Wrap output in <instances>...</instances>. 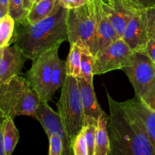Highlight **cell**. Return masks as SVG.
<instances>
[{
	"mask_svg": "<svg viewBox=\"0 0 155 155\" xmlns=\"http://www.w3.org/2000/svg\"><path fill=\"white\" fill-rule=\"evenodd\" d=\"M89 0H59L61 6L67 9H73L81 7L87 4Z\"/></svg>",
	"mask_w": 155,
	"mask_h": 155,
	"instance_id": "28",
	"label": "cell"
},
{
	"mask_svg": "<svg viewBox=\"0 0 155 155\" xmlns=\"http://www.w3.org/2000/svg\"><path fill=\"white\" fill-rule=\"evenodd\" d=\"M57 105L65 131L73 143L85 127V116L77 77L67 75Z\"/></svg>",
	"mask_w": 155,
	"mask_h": 155,
	"instance_id": "4",
	"label": "cell"
},
{
	"mask_svg": "<svg viewBox=\"0 0 155 155\" xmlns=\"http://www.w3.org/2000/svg\"><path fill=\"white\" fill-rule=\"evenodd\" d=\"M35 119L40 123L48 138L55 134L63 140L64 155L73 154L72 142L65 131L59 113L54 111L47 102H40L35 113Z\"/></svg>",
	"mask_w": 155,
	"mask_h": 155,
	"instance_id": "10",
	"label": "cell"
},
{
	"mask_svg": "<svg viewBox=\"0 0 155 155\" xmlns=\"http://www.w3.org/2000/svg\"><path fill=\"white\" fill-rule=\"evenodd\" d=\"M0 136L3 138L4 155L12 154L19 141V132L15 127L13 119L2 120L0 127Z\"/></svg>",
	"mask_w": 155,
	"mask_h": 155,
	"instance_id": "18",
	"label": "cell"
},
{
	"mask_svg": "<svg viewBox=\"0 0 155 155\" xmlns=\"http://www.w3.org/2000/svg\"><path fill=\"white\" fill-rule=\"evenodd\" d=\"M145 52L155 63V36H149Z\"/></svg>",
	"mask_w": 155,
	"mask_h": 155,
	"instance_id": "29",
	"label": "cell"
},
{
	"mask_svg": "<svg viewBox=\"0 0 155 155\" xmlns=\"http://www.w3.org/2000/svg\"><path fill=\"white\" fill-rule=\"evenodd\" d=\"M24 6H25L26 9L29 11V9L31 7V4H30V0H24Z\"/></svg>",
	"mask_w": 155,
	"mask_h": 155,
	"instance_id": "33",
	"label": "cell"
},
{
	"mask_svg": "<svg viewBox=\"0 0 155 155\" xmlns=\"http://www.w3.org/2000/svg\"><path fill=\"white\" fill-rule=\"evenodd\" d=\"M72 150L74 155H89L84 127L73 141Z\"/></svg>",
	"mask_w": 155,
	"mask_h": 155,
	"instance_id": "24",
	"label": "cell"
},
{
	"mask_svg": "<svg viewBox=\"0 0 155 155\" xmlns=\"http://www.w3.org/2000/svg\"><path fill=\"white\" fill-rule=\"evenodd\" d=\"M59 0H41L33 3L29 9L26 20L33 24L51 16L61 8Z\"/></svg>",
	"mask_w": 155,
	"mask_h": 155,
	"instance_id": "16",
	"label": "cell"
},
{
	"mask_svg": "<svg viewBox=\"0 0 155 155\" xmlns=\"http://www.w3.org/2000/svg\"><path fill=\"white\" fill-rule=\"evenodd\" d=\"M66 78V61L61 60L58 52H57L54 55L52 64V79L51 85V94L52 96L59 88L63 86Z\"/></svg>",
	"mask_w": 155,
	"mask_h": 155,
	"instance_id": "19",
	"label": "cell"
},
{
	"mask_svg": "<svg viewBox=\"0 0 155 155\" xmlns=\"http://www.w3.org/2000/svg\"><path fill=\"white\" fill-rule=\"evenodd\" d=\"M93 2L96 21L95 46L93 50V55H95L97 52L110 45L120 37L104 12L101 0H93Z\"/></svg>",
	"mask_w": 155,
	"mask_h": 155,
	"instance_id": "12",
	"label": "cell"
},
{
	"mask_svg": "<svg viewBox=\"0 0 155 155\" xmlns=\"http://www.w3.org/2000/svg\"><path fill=\"white\" fill-rule=\"evenodd\" d=\"M39 104V95L27 78L17 75L0 83V113L2 119H15L22 115L35 118Z\"/></svg>",
	"mask_w": 155,
	"mask_h": 155,
	"instance_id": "3",
	"label": "cell"
},
{
	"mask_svg": "<svg viewBox=\"0 0 155 155\" xmlns=\"http://www.w3.org/2000/svg\"><path fill=\"white\" fill-rule=\"evenodd\" d=\"M68 9L61 6L51 16L31 24L26 19L16 22L12 42L33 61L42 53L68 41Z\"/></svg>",
	"mask_w": 155,
	"mask_h": 155,
	"instance_id": "2",
	"label": "cell"
},
{
	"mask_svg": "<svg viewBox=\"0 0 155 155\" xmlns=\"http://www.w3.org/2000/svg\"><path fill=\"white\" fill-rule=\"evenodd\" d=\"M28 10L24 6V0H9L8 14L15 20V22H19L26 19Z\"/></svg>",
	"mask_w": 155,
	"mask_h": 155,
	"instance_id": "23",
	"label": "cell"
},
{
	"mask_svg": "<svg viewBox=\"0 0 155 155\" xmlns=\"http://www.w3.org/2000/svg\"><path fill=\"white\" fill-rule=\"evenodd\" d=\"M124 104L143 124L155 151V110L150 108L142 99L136 96L124 101Z\"/></svg>",
	"mask_w": 155,
	"mask_h": 155,
	"instance_id": "15",
	"label": "cell"
},
{
	"mask_svg": "<svg viewBox=\"0 0 155 155\" xmlns=\"http://www.w3.org/2000/svg\"><path fill=\"white\" fill-rule=\"evenodd\" d=\"M104 12L120 37L139 11L142 9L132 0H101Z\"/></svg>",
	"mask_w": 155,
	"mask_h": 155,
	"instance_id": "9",
	"label": "cell"
},
{
	"mask_svg": "<svg viewBox=\"0 0 155 155\" xmlns=\"http://www.w3.org/2000/svg\"><path fill=\"white\" fill-rule=\"evenodd\" d=\"M149 36H155V5L145 8Z\"/></svg>",
	"mask_w": 155,
	"mask_h": 155,
	"instance_id": "27",
	"label": "cell"
},
{
	"mask_svg": "<svg viewBox=\"0 0 155 155\" xmlns=\"http://www.w3.org/2000/svg\"><path fill=\"white\" fill-rule=\"evenodd\" d=\"M110 114L107 131L110 139V155H155V151L143 124L136 115L109 95Z\"/></svg>",
	"mask_w": 155,
	"mask_h": 155,
	"instance_id": "1",
	"label": "cell"
},
{
	"mask_svg": "<svg viewBox=\"0 0 155 155\" xmlns=\"http://www.w3.org/2000/svg\"><path fill=\"white\" fill-rule=\"evenodd\" d=\"M135 90L136 96L143 99L155 84V63L145 51L133 52L122 69Z\"/></svg>",
	"mask_w": 155,
	"mask_h": 155,
	"instance_id": "6",
	"label": "cell"
},
{
	"mask_svg": "<svg viewBox=\"0 0 155 155\" xmlns=\"http://www.w3.org/2000/svg\"><path fill=\"white\" fill-rule=\"evenodd\" d=\"M48 139L49 141L48 155H64L63 140L58 135H51Z\"/></svg>",
	"mask_w": 155,
	"mask_h": 155,
	"instance_id": "26",
	"label": "cell"
},
{
	"mask_svg": "<svg viewBox=\"0 0 155 155\" xmlns=\"http://www.w3.org/2000/svg\"><path fill=\"white\" fill-rule=\"evenodd\" d=\"M97 124H87L84 127L85 136L88 147L89 155H95V133H96Z\"/></svg>",
	"mask_w": 155,
	"mask_h": 155,
	"instance_id": "25",
	"label": "cell"
},
{
	"mask_svg": "<svg viewBox=\"0 0 155 155\" xmlns=\"http://www.w3.org/2000/svg\"><path fill=\"white\" fill-rule=\"evenodd\" d=\"M66 23L70 45L77 44L81 48L89 49L93 54L96 31L93 0L81 7L68 9Z\"/></svg>",
	"mask_w": 155,
	"mask_h": 155,
	"instance_id": "5",
	"label": "cell"
},
{
	"mask_svg": "<svg viewBox=\"0 0 155 155\" xmlns=\"http://www.w3.org/2000/svg\"><path fill=\"white\" fill-rule=\"evenodd\" d=\"M133 54V51L125 41L120 38L94 55V74L98 75L122 70Z\"/></svg>",
	"mask_w": 155,
	"mask_h": 155,
	"instance_id": "8",
	"label": "cell"
},
{
	"mask_svg": "<svg viewBox=\"0 0 155 155\" xmlns=\"http://www.w3.org/2000/svg\"><path fill=\"white\" fill-rule=\"evenodd\" d=\"M82 49L77 44L71 45L69 54L66 60L67 75L80 77L81 73Z\"/></svg>",
	"mask_w": 155,
	"mask_h": 155,
	"instance_id": "21",
	"label": "cell"
},
{
	"mask_svg": "<svg viewBox=\"0 0 155 155\" xmlns=\"http://www.w3.org/2000/svg\"><path fill=\"white\" fill-rule=\"evenodd\" d=\"M122 39L133 52L145 51L149 39L145 8L141 9L133 17L126 27Z\"/></svg>",
	"mask_w": 155,
	"mask_h": 155,
	"instance_id": "11",
	"label": "cell"
},
{
	"mask_svg": "<svg viewBox=\"0 0 155 155\" xmlns=\"http://www.w3.org/2000/svg\"><path fill=\"white\" fill-rule=\"evenodd\" d=\"M61 44L44 51L33 61L31 68L27 73V80L38 94L40 102L51 101L52 64L54 55L58 52Z\"/></svg>",
	"mask_w": 155,
	"mask_h": 155,
	"instance_id": "7",
	"label": "cell"
},
{
	"mask_svg": "<svg viewBox=\"0 0 155 155\" xmlns=\"http://www.w3.org/2000/svg\"><path fill=\"white\" fill-rule=\"evenodd\" d=\"M142 101L145 103L150 108L155 110V84L148 95L142 99Z\"/></svg>",
	"mask_w": 155,
	"mask_h": 155,
	"instance_id": "30",
	"label": "cell"
},
{
	"mask_svg": "<svg viewBox=\"0 0 155 155\" xmlns=\"http://www.w3.org/2000/svg\"><path fill=\"white\" fill-rule=\"evenodd\" d=\"M132 1L134 2L142 8H147L155 5V0H132Z\"/></svg>",
	"mask_w": 155,
	"mask_h": 155,
	"instance_id": "31",
	"label": "cell"
},
{
	"mask_svg": "<svg viewBox=\"0 0 155 155\" xmlns=\"http://www.w3.org/2000/svg\"><path fill=\"white\" fill-rule=\"evenodd\" d=\"M109 116L103 114L98 118L95 133V155H110V145L107 131Z\"/></svg>",
	"mask_w": 155,
	"mask_h": 155,
	"instance_id": "17",
	"label": "cell"
},
{
	"mask_svg": "<svg viewBox=\"0 0 155 155\" xmlns=\"http://www.w3.org/2000/svg\"><path fill=\"white\" fill-rule=\"evenodd\" d=\"M9 0H0V18L8 14Z\"/></svg>",
	"mask_w": 155,
	"mask_h": 155,
	"instance_id": "32",
	"label": "cell"
},
{
	"mask_svg": "<svg viewBox=\"0 0 155 155\" xmlns=\"http://www.w3.org/2000/svg\"><path fill=\"white\" fill-rule=\"evenodd\" d=\"M77 80L85 116V126L91 124H97L98 118L105 112L97 101L93 83H89L82 77H78Z\"/></svg>",
	"mask_w": 155,
	"mask_h": 155,
	"instance_id": "14",
	"label": "cell"
},
{
	"mask_svg": "<svg viewBox=\"0 0 155 155\" xmlns=\"http://www.w3.org/2000/svg\"><path fill=\"white\" fill-rule=\"evenodd\" d=\"M81 73L80 77L84 78L89 83H93L94 55L88 48H81Z\"/></svg>",
	"mask_w": 155,
	"mask_h": 155,
	"instance_id": "22",
	"label": "cell"
},
{
	"mask_svg": "<svg viewBox=\"0 0 155 155\" xmlns=\"http://www.w3.org/2000/svg\"><path fill=\"white\" fill-rule=\"evenodd\" d=\"M0 83L21 74L27 58L17 45L0 48Z\"/></svg>",
	"mask_w": 155,
	"mask_h": 155,
	"instance_id": "13",
	"label": "cell"
},
{
	"mask_svg": "<svg viewBox=\"0 0 155 155\" xmlns=\"http://www.w3.org/2000/svg\"><path fill=\"white\" fill-rule=\"evenodd\" d=\"M39 1H41V0H30V4H31V5H32L33 3L36 2H39Z\"/></svg>",
	"mask_w": 155,
	"mask_h": 155,
	"instance_id": "34",
	"label": "cell"
},
{
	"mask_svg": "<svg viewBox=\"0 0 155 155\" xmlns=\"http://www.w3.org/2000/svg\"><path fill=\"white\" fill-rule=\"evenodd\" d=\"M15 25V20L9 14L0 18V48H5L12 43Z\"/></svg>",
	"mask_w": 155,
	"mask_h": 155,
	"instance_id": "20",
	"label": "cell"
}]
</instances>
